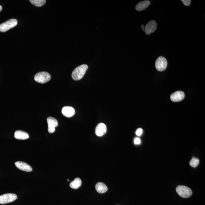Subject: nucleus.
Instances as JSON below:
<instances>
[{"label":"nucleus","instance_id":"obj_1","mask_svg":"<svg viewBox=\"0 0 205 205\" xmlns=\"http://www.w3.org/2000/svg\"><path fill=\"white\" fill-rule=\"evenodd\" d=\"M88 68V66L86 64L82 65L76 67L72 72V78L75 81L81 80L84 76Z\"/></svg>","mask_w":205,"mask_h":205},{"label":"nucleus","instance_id":"obj_2","mask_svg":"<svg viewBox=\"0 0 205 205\" xmlns=\"http://www.w3.org/2000/svg\"><path fill=\"white\" fill-rule=\"evenodd\" d=\"M51 76L47 72H39L36 74L34 76V80L38 83L44 84L48 82L51 80Z\"/></svg>","mask_w":205,"mask_h":205},{"label":"nucleus","instance_id":"obj_3","mask_svg":"<svg viewBox=\"0 0 205 205\" xmlns=\"http://www.w3.org/2000/svg\"><path fill=\"white\" fill-rule=\"evenodd\" d=\"M176 191L180 196L183 198H188L192 195V191L188 187L179 185L177 187Z\"/></svg>","mask_w":205,"mask_h":205},{"label":"nucleus","instance_id":"obj_4","mask_svg":"<svg viewBox=\"0 0 205 205\" xmlns=\"http://www.w3.org/2000/svg\"><path fill=\"white\" fill-rule=\"evenodd\" d=\"M18 21L16 19H12L0 24V32H6L13 28L17 25Z\"/></svg>","mask_w":205,"mask_h":205},{"label":"nucleus","instance_id":"obj_5","mask_svg":"<svg viewBox=\"0 0 205 205\" xmlns=\"http://www.w3.org/2000/svg\"><path fill=\"white\" fill-rule=\"evenodd\" d=\"M17 196L14 193H6L0 196V204H6L13 202L17 199Z\"/></svg>","mask_w":205,"mask_h":205},{"label":"nucleus","instance_id":"obj_6","mask_svg":"<svg viewBox=\"0 0 205 205\" xmlns=\"http://www.w3.org/2000/svg\"><path fill=\"white\" fill-rule=\"evenodd\" d=\"M168 62L166 59L163 56L158 57L156 60V68L159 72H163L166 68Z\"/></svg>","mask_w":205,"mask_h":205},{"label":"nucleus","instance_id":"obj_7","mask_svg":"<svg viewBox=\"0 0 205 205\" xmlns=\"http://www.w3.org/2000/svg\"><path fill=\"white\" fill-rule=\"evenodd\" d=\"M48 124V132L49 133H52L55 132V127L58 125V121L55 118L49 117L47 119Z\"/></svg>","mask_w":205,"mask_h":205},{"label":"nucleus","instance_id":"obj_8","mask_svg":"<svg viewBox=\"0 0 205 205\" xmlns=\"http://www.w3.org/2000/svg\"><path fill=\"white\" fill-rule=\"evenodd\" d=\"M157 24L156 21L152 20L149 22L144 27V31L147 35H150L151 33H153L156 30Z\"/></svg>","mask_w":205,"mask_h":205},{"label":"nucleus","instance_id":"obj_9","mask_svg":"<svg viewBox=\"0 0 205 205\" xmlns=\"http://www.w3.org/2000/svg\"><path fill=\"white\" fill-rule=\"evenodd\" d=\"M107 132V127L105 124L103 123H99L96 126L95 133L98 137H101L104 135Z\"/></svg>","mask_w":205,"mask_h":205},{"label":"nucleus","instance_id":"obj_10","mask_svg":"<svg viewBox=\"0 0 205 205\" xmlns=\"http://www.w3.org/2000/svg\"><path fill=\"white\" fill-rule=\"evenodd\" d=\"M15 165L19 170L27 172H31L32 170V168L28 164L25 162L18 161L15 162Z\"/></svg>","mask_w":205,"mask_h":205},{"label":"nucleus","instance_id":"obj_11","mask_svg":"<svg viewBox=\"0 0 205 205\" xmlns=\"http://www.w3.org/2000/svg\"><path fill=\"white\" fill-rule=\"evenodd\" d=\"M185 97V93L182 91H178L172 93L170 98L174 102H178L182 100Z\"/></svg>","mask_w":205,"mask_h":205},{"label":"nucleus","instance_id":"obj_12","mask_svg":"<svg viewBox=\"0 0 205 205\" xmlns=\"http://www.w3.org/2000/svg\"><path fill=\"white\" fill-rule=\"evenodd\" d=\"M62 113L65 117H71L74 115L75 110L71 106H65L62 108Z\"/></svg>","mask_w":205,"mask_h":205},{"label":"nucleus","instance_id":"obj_13","mask_svg":"<svg viewBox=\"0 0 205 205\" xmlns=\"http://www.w3.org/2000/svg\"><path fill=\"white\" fill-rule=\"evenodd\" d=\"M15 138L19 140H25L29 138V135L27 133L21 130L16 131L14 134Z\"/></svg>","mask_w":205,"mask_h":205},{"label":"nucleus","instance_id":"obj_14","mask_svg":"<svg viewBox=\"0 0 205 205\" xmlns=\"http://www.w3.org/2000/svg\"><path fill=\"white\" fill-rule=\"evenodd\" d=\"M150 2L149 1H144L140 2L136 6V10L138 11H141L144 10L150 6Z\"/></svg>","mask_w":205,"mask_h":205},{"label":"nucleus","instance_id":"obj_15","mask_svg":"<svg viewBox=\"0 0 205 205\" xmlns=\"http://www.w3.org/2000/svg\"><path fill=\"white\" fill-rule=\"evenodd\" d=\"M96 189L98 193H103L107 191L108 188L107 186L102 182H98L96 185Z\"/></svg>","mask_w":205,"mask_h":205},{"label":"nucleus","instance_id":"obj_16","mask_svg":"<svg viewBox=\"0 0 205 205\" xmlns=\"http://www.w3.org/2000/svg\"><path fill=\"white\" fill-rule=\"evenodd\" d=\"M81 179L80 178H76L70 183V186L72 189H76L81 187Z\"/></svg>","mask_w":205,"mask_h":205},{"label":"nucleus","instance_id":"obj_17","mask_svg":"<svg viewBox=\"0 0 205 205\" xmlns=\"http://www.w3.org/2000/svg\"><path fill=\"white\" fill-rule=\"evenodd\" d=\"M30 2L33 5L37 7L44 6L46 2L45 0H30Z\"/></svg>","mask_w":205,"mask_h":205},{"label":"nucleus","instance_id":"obj_18","mask_svg":"<svg viewBox=\"0 0 205 205\" xmlns=\"http://www.w3.org/2000/svg\"><path fill=\"white\" fill-rule=\"evenodd\" d=\"M199 159L195 158V157H193V158L190 161V165L191 167H193V168H196L199 165Z\"/></svg>","mask_w":205,"mask_h":205},{"label":"nucleus","instance_id":"obj_19","mask_svg":"<svg viewBox=\"0 0 205 205\" xmlns=\"http://www.w3.org/2000/svg\"><path fill=\"white\" fill-rule=\"evenodd\" d=\"M182 1L184 5L187 6H189L191 2L190 0H182Z\"/></svg>","mask_w":205,"mask_h":205},{"label":"nucleus","instance_id":"obj_20","mask_svg":"<svg viewBox=\"0 0 205 205\" xmlns=\"http://www.w3.org/2000/svg\"><path fill=\"white\" fill-rule=\"evenodd\" d=\"M142 132H143V130H142V129H139L136 131V133L137 136H140L141 135Z\"/></svg>","mask_w":205,"mask_h":205},{"label":"nucleus","instance_id":"obj_21","mask_svg":"<svg viewBox=\"0 0 205 205\" xmlns=\"http://www.w3.org/2000/svg\"><path fill=\"white\" fill-rule=\"evenodd\" d=\"M141 141L140 139L139 138H138V137H137V138H136L135 139H134V143L135 144L138 145V144H139L141 143Z\"/></svg>","mask_w":205,"mask_h":205},{"label":"nucleus","instance_id":"obj_22","mask_svg":"<svg viewBox=\"0 0 205 205\" xmlns=\"http://www.w3.org/2000/svg\"><path fill=\"white\" fill-rule=\"evenodd\" d=\"M2 7L1 6H0V11H1L2 10Z\"/></svg>","mask_w":205,"mask_h":205},{"label":"nucleus","instance_id":"obj_23","mask_svg":"<svg viewBox=\"0 0 205 205\" xmlns=\"http://www.w3.org/2000/svg\"><path fill=\"white\" fill-rule=\"evenodd\" d=\"M141 28H142V29H144V25H142V26H141Z\"/></svg>","mask_w":205,"mask_h":205}]
</instances>
